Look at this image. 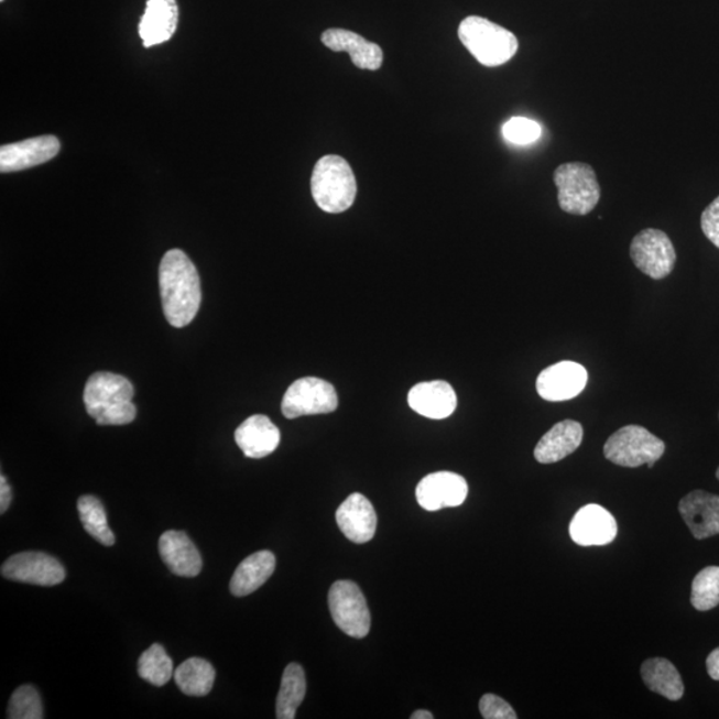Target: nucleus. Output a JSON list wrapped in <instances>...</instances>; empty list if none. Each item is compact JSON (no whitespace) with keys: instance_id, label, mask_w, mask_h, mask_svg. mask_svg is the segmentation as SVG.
Masks as SVG:
<instances>
[{"instance_id":"1","label":"nucleus","mask_w":719,"mask_h":719,"mask_svg":"<svg viewBox=\"0 0 719 719\" xmlns=\"http://www.w3.org/2000/svg\"><path fill=\"white\" fill-rule=\"evenodd\" d=\"M159 288L165 319L172 327L193 323L201 304L200 277L187 253L171 250L159 266Z\"/></svg>"},{"instance_id":"2","label":"nucleus","mask_w":719,"mask_h":719,"mask_svg":"<svg viewBox=\"0 0 719 719\" xmlns=\"http://www.w3.org/2000/svg\"><path fill=\"white\" fill-rule=\"evenodd\" d=\"M135 391L122 374L97 372L83 392L86 410L98 425H127L137 418Z\"/></svg>"},{"instance_id":"3","label":"nucleus","mask_w":719,"mask_h":719,"mask_svg":"<svg viewBox=\"0 0 719 719\" xmlns=\"http://www.w3.org/2000/svg\"><path fill=\"white\" fill-rule=\"evenodd\" d=\"M311 190L323 211L341 214L353 206L358 183L346 159L326 155L315 165Z\"/></svg>"},{"instance_id":"4","label":"nucleus","mask_w":719,"mask_h":719,"mask_svg":"<svg viewBox=\"0 0 719 719\" xmlns=\"http://www.w3.org/2000/svg\"><path fill=\"white\" fill-rule=\"evenodd\" d=\"M458 37L476 61L487 67L505 65L519 50L518 37L511 31L481 17L464 19Z\"/></svg>"},{"instance_id":"5","label":"nucleus","mask_w":719,"mask_h":719,"mask_svg":"<svg viewBox=\"0 0 719 719\" xmlns=\"http://www.w3.org/2000/svg\"><path fill=\"white\" fill-rule=\"evenodd\" d=\"M558 189V205L564 213L577 216L588 215L598 205L601 196L596 172L587 163H565L555 171Z\"/></svg>"},{"instance_id":"6","label":"nucleus","mask_w":719,"mask_h":719,"mask_svg":"<svg viewBox=\"0 0 719 719\" xmlns=\"http://www.w3.org/2000/svg\"><path fill=\"white\" fill-rule=\"evenodd\" d=\"M665 454V443L640 425L623 426L609 437L603 455L615 466L653 468Z\"/></svg>"},{"instance_id":"7","label":"nucleus","mask_w":719,"mask_h":719,"mask_svg":"<svg viewBox=\"0 0 719 719\" xmlns=\"http://www.w3.org/2000/svg\"><path fill=\"white\" fill-rule=\"evenodd\" d=\"M328 603L330 614L344 633L353 639H364L371 630V613L358 584L337 581L330 587Z\"/></svg>"},{"instance_id":"8","label":"nucleus","mask_w":719,"mask_h":719,"mask_svg":"<svg viewBox=\"0 0 719 719\" xmlns=\"http://www.w3.org/2000/svg\"><path fill=\"white\" fill-rule=\"evenodd\" d=\"M339 406L335 386L316 378L298 379L285 392L282 412L286 418L327 415Z\"/></svg>"},{"instance_id":"9","label":"nucleus","mask_w":719,"mask_h":719,"mask_svg":"<svg viewBox=\"0 0 719 719\" xmlns=\"http://www.w3.org/2000/svg\"><path fill=\"white\" fill-rule=\"evenodd\" d=\"M630 258L646 276L661 280L671 275L676 265L677 254L665 232L647 228L633 239Z\"/></svg>"},{"instance_id":"10","label":"nucleus","mask_w":719,"mask_h":719,"mask_svg":"<svg viewBox=\"0 0 719 719\" xmlns=\"http://www.w3.org/2000/svg\"><path fill=\"white\" fill-rule=\"evenodd\" d=\"M2 576L11 581L55 587L65 581L66 570L55 557L46 553L23 552L2 565Z\"/></svg>"},{"instance_id":"11","label":"nucleus","mask_w":719,"mask_h":719,"mask_svg":"<svg viewBox=\"0 0 719 719\" xmlns=\"http://www.w3.org/2000/svg\"><path fill=\"white\" fill-rule=\"evenodd\" d=\"M467 498V480L462 476L451 472H436L426 476L420 481L416 489L418 505L429 512L460 506Z\"/></svg>"},{"instance_id":"12","label":"nucleus","mask_w":719,"mask_h":719,"mask_svg":"<svg viewBox=\"0 0 719 719\" xmlns=\"http://www.w3.org/2000/svg\"><path fill=\"white\" fill-rule=\"evenodd\" d=\"M587 384V369L575 361H562L538 374L536 388L541 397L558 403L577 397Z\"/></svg>"},{"instance_id":"13","label":"nucleus","mask_w":719,"mask_h":719,"mask_svg":"<svg viewBox=\"0 0 719 719\" xmlns=\"http://www.w3.org/2000/svg\"><path fill=\"white\" fill-rule=\"evenodd\" d=\"M61 151V142L53 135L23 140V142L2 145L0 149V171L2 174L33 168L47 163Z\"/></svg>"},{"instance_id":"14","label":"nucleus","mask_w":719,"mask_h":719,"mask_svg":"<svg viewBox=\"0 0 719 719\" xmlns=\"http://www.w3.org/2000/svg\"><path fill=\"white\" fill-rule=\"evenodd\" d=\"M570 537L577 545L602 546L612 543L619 532L617 521L606 508L590 504L584 506L573 518Z\"/></svg>"},{"instance_id":"15","label":"nucleus","mask_w":719,"mask_h":719,"mask_svg":"<svg viewBox=\"0 0 719 719\" xmlns=\"http://www.w3.org/2000/svg\"><path fill=\"white\" fill-rule=\"evenodd\" d=\"M336 521L344 536L355 544L369 543L377 533V511L361 493H353L342 502L337 509Z\"/></svg>"},{"instance_id":"16","label":"nucleus","mask_w":719,"mask_h":719,"mask_svg":"<svg viewBox=\"0 0 719 719\" xmlns=\"http://www.w3.org/2000/svg\"><path fill=\"white\" fill-rule=\"evenodd\" d=\"M679 513L695 538L719 534V495L693 491L679 501Z\"/></svg>"},{"instance_id":"17","label":"nucleus","mask_w":719,"mask_h":719,"mask_svg":"<svg viewBox=\"0 0 719 719\" xmlns=\"http://www.w3.org/2000/svg\"><path fill=\"white\" fill-rule=\"evenodd\" d=\"M322 42L335 53H348L356 67L377 72L383 66V50L377 43L368 42L359 34L342 29H329L322 35Z\"/></svg>"},{"instance_id":"18","label":"nucleus","mask_w":719,"mask_h":719,"mask_svg":"<svg viewBox=\"0 0 719 719\" xmlns=\"http://www.w3.org/2000/svg\"><path fill=\"white\" fill-rule=\"evenodd\" d=\"M159 553L168 569L176 576L196 577L203 559L195 544L184 532L168 531L159 540Z\"/></svg>"},{"instance_id":"19","label":"nucleus","mask_w":719,"mask_h":719,"mask_svg":"<svg viewBox=\"0 0 719 719\" xmlns=\"http://www.w3.org/2000/svg\"><path fill=\"white\" fill-rule=\"evenodd\" d=\"M179 23V8L176 0H148L139 34L144 47L157 46L168 42Z\"/></svg>"},{"instance_id":"20","label":"nucleus","mask_w":719,"mask_h":719,"mask_svg":"<svg viewBox=\"0 0 719 719\" xmlns=\"http://www.w3.org/2000/svg\"><path fill=\"white\" fill-rule=\"evenodd\" d=\"M408 403L413 411L424 417L447 418L457 408V396L447 381H428L412 388Z\"/></svg>"},{"instance_id":"21","label":"nucleus","mask_w":719,"mask_h":719,"mask_svg":"<svg viewBox=\"0 0 719 719\" xmlns=\"http://www.w3.org/2000/svg\"><path fill=\"white\" fill-rule=\"evenodd\" d=\"M280 431L264 415L248 417L235 432L238 447L250 458H264L275 451L280 444Z\"/></svg>"},{"instance_id":"22","label":"nucleus","mask_w":719,"mask_h":719,"mask_svg":"<svg viewBox=\"0 0 719 719\" xmlns=\"http://www.w3.org/2000/svg\"><path fill=\"white\" fill-rule=\"evenodd\" d=\"M584 437L582 425L573 420H564L545 434L534 449V457L541 464L564 460L580 447Z\"/></svg>"},{"instance_id":"23","label":"nucleus","mask_w":719,"mask_h":719,"mask_svg":"<svg viewBox=\"0 0 719 719\" xmlns=\"http://www.w3.org/2000/svg\"><path fill=\"white\" fill-rule=\"evenodd\" d=\"M276 568V558L270 551L253 553L240 563L235 570L229 589L235 597H246L253 593L270 580Z\"/></svg>"},{"instance_id":"24","label":"nucleus","mask_w":719,"mask_h":719,"mask_svg":"<svg viewBox=\"0 0 719 719\" xmlns=\"http://www.w3.org/2000/svg\"><path fill=\"white\" fill-rule=\"evenodd\" d=\"M641 676L649 689L671 701H678L684 697L683 678L671 661L665 658L645 661L641 666Z\"/></svg>"},{"instance_id":"25","label":"nucleus","mask_w":719,"mask_h":719,"mask_svg":"<svg viewBox=\"0 0 719 719\" xmlns=\"http://www.w3.org/2000/svg\"><path fill=\"white\" fill-rule=\"evenodd\" d=\"M177 687L186 696L205 697L213 690L216 672L206 660L189 658L174 672Z\"/></svg>"},{"instance_id":"26","label":"nucleus","mask_w":719,"mask_h":719,"mask_svg":"<svg viewBox=\"0 0 719 719\" xmlns=\"http://www.w3.org/2000/svg\"><path fill=\"white\" fill-rule=\"evenodd\" d=\"M307 683H305V673L301 665L290 664L285 667L282 685L276 699V718L294 719L296 711L305 698Z\"/></svg>"},{"instance_id":"27","label":"nucleus","mask_w":719,"mask_h":719,"mask_svg":"<svg viewBox=\"0 0 719 719\" xmlns=\"http://www.w3.org/2000/svg\"><path fill=\"white\" fill-rule=\"evenodd\" d=\"M79 518L86 532L101 545L112 546L115 536L107 523L104 504L94 495H81L78 500Z\"/></svg>"},{"instance_id":"28","label":"nucleus","mask_w":719,"mask_h":719,"mask_svg":"<svg viewBox=\"0 0 719 719\" xmlns=\"http://www.w3.org/2000/svg\"><path fill=\"white\" fill-rule=\"evenodd\" d=\"M174 663L161 644H154L142 655L138 663L139 676L154 686H164L174 676Z\"/></svg>"},{"instance_id":"29","label":"nucleus","mask_w":719,"mask_h":719,"mask_svg":"<svg viewBox=\"0 0 719 719\" xmlns=\"http://www.w3.org/2000/svg\"><path fill=\"white\" fill-rule=\"evenodd\" d=\"M690 601L699 612L719 606V566H708L698 573L691 585Z\"/></svg>"},{"instance_id":"30","label":"nucleus","mask_w":719,"mask_h":719,"mask_svg":"<svg viewBox=\"0 0 719 719\" xmlns=\"http://www.w3.org/2000/svg\"><path fill=\"white\" fill-rule=\"evenodd\" d=\"M43 717L42 699L35 687L31 685L18 687L10 699L8 718L42 719Z\"/></svg>"},{"instance_id":"31","label":"nucleus","mask_w":719,"mask_h":719,"mask_svg":"<svg viewBox=\"0 0 719 719\" xmlns=\"http://www.w3.org/2000/svg\"><path fill=\"white\" fill-rule=\"evenodd\" d=\"M541 126L526 118H512L502 127V133L508 142L526 145L536 142L541 137Z\"/></svg>"},{"instance_id":"32","label":"nucleus","mask_w":719,"mask_h":719,"mask_svg":"<svg viewBox=\"0 0 719 719\" xmlns=\"http://www.w3.org/2000/svg\"><path fill=\"white\" fill-rule=\"evenodd\" d=\"M480 711L486 719H515L518 715L505 699L494 695H486L480 701Z\"/></svg>"},{"instance_id":"33","label":"nucleus","mask_w":719,"mask_h":719,"mask_svg":"<svg viewBox=\"0 0 719 719\" xmlns=\"http://www.w3.org/2000/svg\"><path fill=\"white\" fill-rule=\"evenodd\" d=\"M701 228L705 237L719 248V196L702 213Z\"/></svg>"},{"instance_id":"34","label":"nucleus","mask_w":719,"mask_h":719,"mask_svg":"<svg viewBox=\"0 0 719 719\" xmlns=\"http://www.w3.org/2000/svg\"><path fill=\"white\" fill-rule=\"evenodd\" d=\"M12 501L11 487L8 479L2 475L0 476V513L4 514L10 508Z\"/></svg>"},{"instance_id":"35","label":"nucleus","mask_w":719,"mask_h":719,"mask_svg":"<svg viewBox=\"0 0 719 719\" xmlns=\"http://www.w3.org/2000/svg\"><path fill=\"white\" fill-rule=\"evenodd\" d=\"M706 666H708L709 676L715 680H719V647L709 654Z\"/></svg>"},{"instance_id":"36","label":"nucleus","mask_w":719,"mask_h":719,"mask_svg":"<svg viewBox=\"0 0 719 719\" xmlns=\"http://www.w3.org/2000/svg\"><path fill=\"white\" fill-rule=\"evenodd\" d=\"M412 719H434V715L426 710H417L411 716Z\"/></svg>"},{"instance_id":"37","label":"nucleus","mask_w":719,"mask_h":719,"mask_svg":"<svg viewBox=\"0 0 719 719\" xmlns=\"http://www.w3.org/2000/svg\"><path fill=\"white\" fill-rule=\"evenodd\" d=\"M717 479L719 480V468L717 470Z\"/></svg>"}]
</instances>
